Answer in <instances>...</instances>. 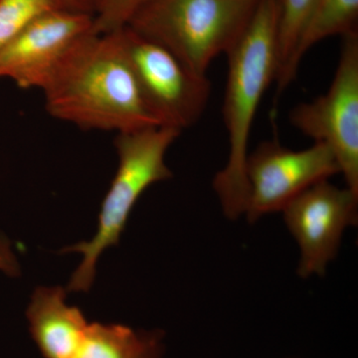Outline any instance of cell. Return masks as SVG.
Returning a JSON list of instances; mask_svg holds the SVG:
<instances>
[{"label": "cell", "mask_w": 358, "mask_h": 358, "mask_svg": "<svg viewBox=\"0 0 358 358\" xmlns=\"http://www.w3.org/2000/svg\"><path fill=\"white\" fill-rule=\"evenodd\" d=\"M341 169L326 143L293 150L277 140L263 141L247 157L249 195L245 215L250 223L282 211L296 196Z\"/></svg>", "instance_id": "obj_7"}, {"label": "cell", "mask_w": 358, "mask_h": 358, "mask_svg": "<svg viewBox=\"0 0 358 358\" xmlns=\"http://www.w3.org/2000/svg\"><path fill=\"white\" fill-rule=\"evenodd\" d=\"M164 334L91 322L75 358H162Z\"/></svg>", "instance_id": "obj_11"}, {"label": "cell", "mask_w": 358, "mask_h": 358, "mask_svg": "<svg viewBox=\"0 0 358 358\" xmlns=\"http://www.w3.org/2000/svg\"><path fill=\"white\" fill-rule=\"evenodd\" d=\"M358 15V0H317L286 74L275 85V96H280L293 83L298 75L301 59L315 44L334 35L348 34L355 31Z\"/></svg>", "instance_id": "obj_12"}, {"label": "cell", "mask_w": 358, "mask_h": 358, "mask_svg": "<svg viewBox=\"0 0 358 358\" xmlns=\"http://www.w3.org/2000/svg\"><path fill=\"white\" fill-rule=\"evenodd\" d=\"M42 91L49 115L81 129L120 134L162 126L117 31L91 32L80 39Z\"/></svg>", "instance_id": "obj_1"}, {"label": "cell", "mask_w": 358, "mask_h": 358, "mask_svg": "<svg viewBox=\"0 0 358 358\" xmlns=\"http://www.w3.org/2000/svg\"><path fill=\"white\" fill-rule=\"evenodd\" d=\"M66 298L61 287H40L26 310L30 334L44 358L76 357L86 334L89 322Z\"/></svg>", "instance_id": "obj_10"}, {"label": "cell", "mask_w": 358, "mask_h": 358, "mask_svg": "<svg viewBox=\"0 0 358 358\" xmlns=\"http://www.w3.org/2000/svg\"><path fill=\"white\" fill-rule=\"evenodd\" d=\"M93 24L91 14L60 8L41 14L0 50V78L43 90L70 49L94 32Z\"/></svg>", "instance_id": "obj_9"}, {"label": "cell", "mask_w": 358, "mask_h": 358, "mask_svg": "<svg viewBox=\"0 0 358 358\" xmlns=\"http://www.w3.org/2000/svg\"><path fill=\"white\" fill-rule=\"evenodd\" d=\"M357 205L358 195L352 190L324 180L282 209L285 223L300 248L301 278L324 275L329 263L338 255L346 228L357 225Z\"/></svg>", "instance_id": "obj_8"}, {"label": "cell", "mask_w": 358, "mask_h": 358, "mask_svg": "<svg viewBox=\"0 0 358 358\" xmlns=\"http://www.w3.org/2000/svg\"><path fill=\"white\" fill-rule=\"evenodd\" d=\"M56 2L58 6L64 10L93 15L96 0H56Z\"/></svg>", "instance_id": "obj_17"}, {"label": "cell", "mask_w": 358, "mask_h": 358, "mask_svg": "<svg viewBox=\"0 0 358 358\" xmlns=\"http://www.w3.org/2000/svg\"><path fill=\"white\" fill-rule=\"evenodd\" d=\"M259 1L150 0L127 26L206 76L212 61L236 43Z\"/></svg>", "instance_id": "obj_4"}, {"label": "cell", "mask_w": 358, "mask_h": 358, "mask_svg": "<svg viewBox=\"0 0 358 358\" xmlns=\"http://www.w3.org/2000/svg\"><path fill=\"white\" fill-rule=\"evenodd\" d=\"M280 0H260L248 25L226 53L227 82L223 121L229 141L227 164L213 179L224 215L236 220L246 212L248 145L257 110L279 70Z\"/></svg>", "instance_id": "obj_2"}, {"label": "cell", "mask_w": 358, "mask_h": 358, "mask_svg": "<svg viewBox=\"0 0 358 358\" xmlns=\"http://www.w3.org/2000/svg\"><path fill=\"white\" fill-rule=\"evenodd\" d=\"M115 31L160 124L181 131L196 124L210 98L208 78L194 74L171 52L129 26Z\"/></svg>", "instance_id": "obj_6"}, {"label": "cell", "mask_w": 358, "mask_h": 358, "mask_svg": "<svg viewBox=\"0 0 358 358\" xmlns=\"http://www.w3.org/2000/svg\"><path fill=\"white\" fill-rule=\"evenodd\" d=\"M294 128L315 143H326L338 162L346 187L358 195V33L343 35L331 87L289 113Z\"/></svg>", "instance_id": "obj_5"}, {"label": "cell", "mask_w": 358, "mask_h": 358, "mask_svg": "<svg viewBox=\"0 0 358 358\" xmlns=\"http://www.w3.org/2000/svg\"><path fill=\"white\" fill-rule=\"evenodd\" d=\"M150 0H96L93 31L108 34L129 24L134 14Z\"/></svg>", "instance_id": "obj_15"}, {"label": "cell", "mask_w": 358, "mask_h": 358, "mask_svg": "<svg viewBox=\"0 0 358 358\" xmlns=\"http://www.w3.org/2000/svg\"><path fill=\"white\" fill-rule=\"evenodd\" d=\"M57 8L56 0H0V50L35 18Z\"/></svg>", "instance_id": "obj_14"}, {"label": "cell", "mask_w": 358, "mask_h": 358, "mask_svg": "<svg viewBox=\"0 0 358 358\" xmlns=\"http://www.w3.org/2000/svg\"><path fill=\"white\" fill-rule=\"evenodd\" d=\"M180 134L179 129L167 126L117 134L115 145L119 166L101 205L95 236L90 241L61 250V253L76 252L83 256L71 277L67 291L88 292L91 289L99 258L103 251L119 243L141 194L150 185L173 176L164 159L167 150Z\"/></svg>", "instance_id": "obj_3"}, {"label": "cell", "mask_w": 358, "mask_h": 358, "mask_svg": "<svg viewBox=\"0 0 358 358\" xmlns=\"http://www.w3.org/2000/svg\"><path fill=\"white\" fill-rule=\"evenodd\" d=\"M0 271L10 277H16L20 273V265L10 243L6 238L2 236H0Z\"/></svg>", "instance_id": "obj_16"}, {"label": "cell", "mask_w": 358, "mask_h": 358, "mask_svg": "<svg viewBox=\"0 0 358 358\" xmlns=\"http://www.w3.org/2000/svg\"><path fill=\"white\" fill-rule=\"evenodd\" d=\"M317 2V0H280L278 28L279 70L275 78V85L280 83L286 74L294 50Z\"/></svg>", "instance_id": "obj_13"}]
</instances>
